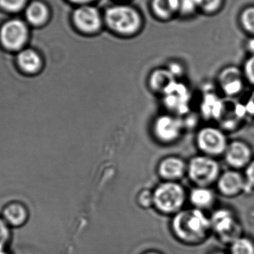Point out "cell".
<instances>
[{
    "instance_id": "484cf974",
    "label": "cell",
    "mask_w": 254,
    "mask_h": 254,
    "mask_svg": "<svg viewBox=\"0 0 254 254\" xmlns=\"http://www.w3.org/2000/svg\"><path fill=\"white\" fill-rule=\"evenodd\" d=\"M241 22L246 31L254 34V7H248L243 12Z\"/></svg>"
},
{
    "instance_id": "ffe728a7",
    "label": "cell",
    "mask_w": 254,
    "mask_h": 254,
    "mask_svg": "<svg viewBox=\"0 0 254 254\" xmlns=\"http://www.w3.org/2000/svg\"><path fill=\"white\" fill-rule=\"evenodd\" d=\"M17 63L21 69L29 74L37 72L42 65L40 55L32 49H23L19 52Z\"/></svg>"
},
{
    "instance_id": "4dcf8cb0",
    "label": "cell",
    "mask_w": 254,
    "mask_h": 254,
    "mask_svg": "<svg viewBox=\"0 0 254 254\" xmlns=\"http://www.w3.org/2000/svg\"><path fill=\"white\" fill-rule=\"evenodd\" d=\"M246 110L248 113L254 116V92L251 95L250 98H249V101H248Z\"/></svg>"
},
{
    "instance_id": "d6a6232c",
    "label": "cell",
    "mask_w": 254,
    "mask_h": 254,
    "mask_svg": "<svg viewBox=\"0 0 254 254\" xmlns=\"http://www.w3.org/2000/svg\"><path fill=\"white\" fill-rule=\"evenodd\" d=\"M248 48L251 52H253L254 55V39H252L248 43Z\"/></svg>"
},
{
    "instance_id": "cb8c5ba5",
    "label": "cell",
    "mask_w": 254,
    "mask_h": 254,
    "mask_svg": "<svg viewBox=\"0 0 254 254\" xmlns=\"http://www.w3.org/2000/svg\"><path fill=\"white\" fill-rule=\"evenodd\" d=\"M28 3V0H0V8L7 13H18L25 10Z\"/></svg>"
},
{
    "instance_id": "9c48e42d",
    "label": "cell",
    "mask_w": 254,
    "mask_h": 254,
    "mask_svg": "<svg viewBox=\"0 0 254 254\" xmlns=\"http://www.w3.org/2000/svg\"><path fill=\"white\" fill-rule=\"evenodd\" d=\"M166 108L177 115H184L189 110L190 95L185 84L175 81L163 94Z\"/></svg>"
},
{
    "instance_id": "44dd1931",
    "label": "cell",
    "mask_w": 254,
    "mask_h": 254,
    "mask_svg": "<svg viewBox=\"0 0 254 254\" xmlns=\"http://www.w3.org/2000/svg\"><path fill=\"white\" fill-rule=\"evenodd\" d=\"M190 201L195 208L198 210L207 209L213 205L215 201L214 192L207 188L198 187L191 191Z\"/></svg>"
},
{
    "instance_id": "4316f807",
    "label": "cell",
    "mask_w": 254,
    "mask_h": 254,
    "mask_svg": "<svg viewBox=\"0 0 254 254\" xmlns=\"http://www.w3.org/2000/svg\"><path fill=\"white\" fill-rule=\"evenodd\" d=\"M222 0H199V10L205 13H213L220 8Z\"/></svg>"
},
{
    "instance_id": "7402d4cb",
    "label": "cell",
    "mask_w": 254,
    "mask_h": 254,
    "mask_svg": "<svg viewBox=\"0 0 254 254\" xmlns=\"http://www.w3.org/2000/svg\"><path fill=\"white\" fill-rule=\"evenodd\" d=\"M230 246L229 254H254V242L248 237L242 236Z\"/></svg>"
},
{
    "instance_id": "d590c367",
    "label": "cell",
    "mask_w": 254,
    "mask_h": 254,
    "mask_svg": "<svg viewBox=\"0 0 254 254\" xmlns=\"http://www.w3.org/2000/svg\"><path fill=\"white\" fill-rule=\"evenodd\" d=\"M0 254H11L10 252H7V250L3 251V252H0Z\"/></svg>"
},
{
    "instance_id": "4fadbf2b",
    "label": "cell",
    "mask_w": 254,
    "mask_h": 254,
    "mask_svg": "<svg viewBox=\"0 0 254 254\" xmlns=\"http://www.w3.org/2000/svg\"><path fill=\"white\" fill-rule=\"evenodd\" d=\"M246 184V178L236 170L225 172L219 176L217 180L219 190L227 196H234L241 192Z\"/></svg>"
},
{
    "instance_id": "7a4b0ae2",
    "label": "cell",
    "mask_w": 254,
    "mask_h": 254,
    "mask_svg": "<svg viewBox=\"0 0 254 254\" xmlns=\"http://www.w3.org/2000/svg\"><path fill=\"white\" fill-rule=\"evenodd\" d=\"M104 26L121 37H132L138 34L143 26L140 10L128 2H118L104 9Z\"/></svg>"
},
{
    "instance_id": "8d00e7d4",
    "label": "cell",
    "mask_w": 254,
    "mask_h": 254,
    "mask_svg": "<svg viewBox=\"0 0 254 254\" xmlns=\"http://www.w3.org/2000/svg\"><path fill=\"white\" fill-rule=\"evenodd\" d=\"M211 254H227L224 253V252H213V253H212Z\"/></svg>"
},
{
    "instance_id": "2e32d148",
    "label": "cell",
    "mask_w": 254,
    "mask_h": 254,
    "mask_svg": "<svg viewBox=\"0 0 254 254\" xmlns=\"http://www.w3.org/2000/svg\"><path fill=\"white\" fill-rule=\"evenodd\" d=\"M1 218L10 228H20L26 224L28 213L23 205L14 203L4 208Z\"/></svg>"
},
{
    "instance_id": "3957f363",
    "label": "cell",
    "mask_w": 254,
    "mask_h": 254,
    "mask_svg": "<svg viewBox=\"0 0 254 254\" xmlns=\"http://www.w3.org/2000/svg\"><path fill=\"white\" fill-rule=\"evenodd\" d=\"M153 206L164 214H176L182 210L186 201V192L176 182H165L152 192Z\"/></svg>"
},
{
    "instance_id": "f546056e",
    "label": "cell",
    "mask_w": 254,
    "mask_h": 254,
    "mask_svg": "<svg viewBox=\"0 0 254 254\" xmlns=\"http://www.w3.org/2000/svg\"><path fill=\"white\" fill-rule=\"evenodd\" d=\"M245 178H246V182L254 188V159L252 160L246 167Z\"/></svg>"
},
{
    "instance_id": "d4e9b609",
    "label": "cell",
    "mask_w": 254,
    "mask_h": 254,
    "mask_svg": "<svg viewBox=\"0 0 254 254\" xmlns=\"http://www.w3.org/2000/svg\"><path fill=\"white\" fill-rule=\"evenodd\" d=\"M11 240V228L0 218V252L5 251Z\"/></svg>"
},
{
    "instance_id": "ba28073f",
    "label": "cell",
    "mask_w": 254,
    "mask_h": 254,
    "mask_svg": "<svg viewBox=\"0 0 254 254\" xmlns=\"http://www.w3.org/2000/svg\"><path fill=\"white\" fill-rule=\"evenodd\" d=\"M197 145L207 156H217L225 153L228 143L222 130L207 127L200 129L197 134Z\"/></svg>"
},
{
    "instance_id": "836d02e7",
    "label": "cell",
    "mask_w": 254,
    "mask_h": 254,
    "mask_svg": "<svg viewBox=\"0 0 254 254\" xmlns=\"http://www.w3.org/2000/svg\"><path fill=\"white\" fill-rule=\"evenodd\" d=\"M143 254H162L160 253V252H154V251H151V252H146V253H144Z\"/></svg>"
},
{
    "instance_id": "1f68e13d",
    "label": "cell",
    "mask_w": 254,
    "mask_h": 254,
    "mask_svg": "<svg viewBox=\"0 0 254 254\" xmlns=\"http://www.w3.org/2000/svg\"><path fill=\"white\" fill-rule=\"evenodd\" d=\"M70 4L75 6L82 5V4H93L97 0H67Z\"/></svg>"
},
{
    "instance_id": "30bf717a",
    "label": "cell",
    "mask_w": 254,
    "mask_h": 254,
    "mask_svg": "<svg viewBox=\"0 0 254 254\" xmlns=\"http://www.w3.org/2000/svg\"><path fill=\"white\" fill-rule=\"evenodd\" d=\"M182 123L180 120L170 116H161L154 124V133L163 143L176 141L182 134Z\"/></svg>"
},
{
    "instance_id": "9a60e30c",
    "label": "cell",
    "mask_w": 254,
    "mask_h": 254,
    "mask_svg": "<svg viewBox=\"0 0 254 254\" xmlns=\"http://www.w3.org/2000/svg\"><path fill=\"white\" fill-rule=\"evenodd\" d=\"M24 12L25 22L34 27L43 26L50 19V8L41 0H34L28 2Z\"/></svg>"
},
{
    "instance_id": "8fae6325",
    "label": "cell",
    "mask_w": 254,
    "mask_h": 254,
    "mask_svg": "<svg viewBox=\"0 0 254 254\" xmlns=\"http://www.w3.org/2000/svg\"><path fill=\"white\" fill-rule=\"evenodd\" d=\"M224 154L228 165L234 169L247 167L252 161V152L250 147L240 140H234L228 143Z\"/></svg>"
},
{
    "instance_id": "e0dca14e",
    "label": "cell",
    "mask_w": 254,
    "mask_h": 254,
    "mask_svg": "<svg viewBox=\"0 0 254 254\" xmlns=\"http://www.w3.org/2000/svg\"><path fill=\"white\" fill-rule=\"evenodd\" d=\"M225 107L223 101L214 94H208L201 103V111L204 118L208 119H222Z\"/></svg>"
},
{
    "instance_id": "6da1fadb",
    "label": "cell",
    "mask_w": 254,
    "mask_h": 254,
    "mask_svg": "<svg viewBox=\"0 0 254 254\" xmlns=\"http://www.w3.org/2000/svg\"><path fill=\"white\" fill-rule=\"evenodd\" d=\"M171 227L175 237L188 245L202 243L212 231L210 219L196 208L181 210L175 214Z\"/></svg>"
},
{
    "instance_id": "ac0fdd59",
    "label": "cell",
    "mask_w": 254,
    "mask_h": 254,
    "mask_svg": "<svg viewBox=\"0 0 254 254\" xmlns=\"http://www.w3.org/2000/svg\"><path fill=\"white\" fill-rule=\"evenodd\" d=\"M175 81V75L168 68H158L151 74L149 86L154 92L163 95Z\"/></svg>"
},
{
    "instance_id": "603a6c76",
    "label": "cell",
    "mask_w": 254,
    "mask_h": 254,
    "mask_svg": "<svg viewBox=\"0 0 254 254\" xmlns=\"http://www.w3.org/2000/svg\"><path fill=\"white\" fill-rule=\"evenodd\" d=\"M177 16L189 17L199 10V0H174Z\"/></svg>"
},
{
    "instance_id": "e575fe53",
    "label": "cell",
    "mask_w": 254,
    "mask_h": 254,
    "mask_svg": "<svg viewBox=\"0 0 254 254\" xmlns=\"http://www.w3.org/2000/svg\"><path fill=\"white\" fill-rule=\"evenodd\" d=\"M119 2H128V1H131V0H116Z\"/></svg>"
},
{
    "instance_id": "5b68a950",
    "label": "cell",
    "mask_w": 254,
    "mask_h": 254,
    "mask_svg": "<svg viewBox=\"0 0 254 254\" xmlns=\"http://www.w3.org/2000/svg\"><path fill=\"white\" fill-rule=\"evenodd\" d=\"M190 179L198 187L207 188L217 182L220 176L219 163L212 157L199 155L192 158L188 165Z\"/></svg>"
},
{
    "instance_id": "83f0119b",
    "label": "cell",
    "mask_w": 254,
    "mask_h": 254,
    "mask_svg": "<svg viewBox=\"0 0 254 254\" xmlns=\"http://www.w3.org/2000/svg\"><path fill=\"white\" fill-rule=\"evenodd\" d=\"M138 204L140 207L143 208H149L151 206H153V197H152V192L148 190H143L139 194Z\"/></svg>"
},
{
    "instance_id": "d6986e66",
    "label": "cell",
    "mask_w": 254,
    "mask_h": 254,
    "mask_svg": "<svg viewBox=\"0 0 254 254\" xmlns=\"http://www.w3.org/2000/svg\"><path fill=\"white\" fill-rule=\"evenodd\" d=\"M150 10L158 20L169 21L177 16L174 0H151Z\"/></svg>"
},
{
    "instance_id": "8992f818",
    "label": "cell",
    "mask_w": 254,
    "mask_h": 254,
    "mask_svg": "<svg viewBox=\"0 0 254 254\" xmlns=\"http://www.w3.org/2000/svg\"><path fill=\"white\" fill-rule=\"evenodd\" d=\"M29 37L28 23L22 19H8L0 26V43L4 49L20 52Z\"/></svg>"
},
{
    "instance_id": "5bb4252c",
    "label": "cell",
    "mask_w": 254,
    "mask_h": 254,
    "mask_svg": "<svg viewBox=\"0 0 254 254\" xmlns=\"http://www.w3.org/2000/svg\"><path fill=\"white\" fill-rule=\"evenodd\" d=\"M158 172L165 182H176L188 172V165L179 157H167L160 162Z\"/></svg>"
},
{
    "instance_id": "7c38bea8",
    "label": "cell",
    "mask_w": 254,
    "mask_h": 254,
    "mask_svg": "<svg viewBox=\"0 0 254 254\" xmlns=\"http://www.w3.org/2000/svg\"><path fill=\"white\" fill-rule=\"evenodd\" d=\"M222 92L228 96H235L244 86L243 73L237 67H228L221 71L218 78Z\"/></svg>"
},
{
    "instance_id": "52a82bcc",
    "label": "cell",
    "mask_w": 254,
    "mask_h": 254,
    "mask_svg": "<svg viewBox=\"0 0 254 254\" xmlns=\"http://www.w3.org/2000/svg\"><path fill=\"white\" fill-rule=\"evenodd\" d=\"M212 231L224 242L231 244L242 237V230L234 213L226 209L216 210L210 219Z\"/></svg>"
},
{
    "instance_id": "277c9868",
    "label": "cell",
    "mask_w": 254,
    "mask_h": 254,
    "mask_svg": "<svg viewBox=\"0 0 254 254\" xmlns=\"http://www.w3.org/2000/svg\"><path fill=\"white\" fill-rule=\"evenodd\" d=\"M76 31L84 36H95L104 28L103 12L93 4L76 6L71 15Z\"/></svg>"
},
{
    "instance_id": "f1b7e54d",
    "label": "cell",
    "mask_w": 254,
    "mask_h": 254,
    "mask_svg": "<svg viewBox=\"0 0 254 254\" xmlns=\"http://www.w3.org/2000/svg\"><path fill=\"white\" fill-rule=\"evenodd\" d=\"M244 74L248 80L252 84H254V55L246 61L245 64Z\"/></svg>"
}]
</instances>
